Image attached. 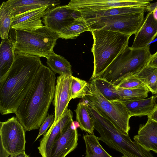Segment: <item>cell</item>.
Masks as SVG:
<instances>
[{
	"mask_svg": "<svg viewBox=\"0 0 157 157\" xmlns=\"http://www.w3.org/2000/svg\"><path fill=\"white\" fill-rule=\"evenodd\" d=\"M10 70L0 81V112L15 113L33 85L42 64L40 57L16 54Z\"/></svg>",
	"mask_w": 157,
	"mask_h": 157,
	"instance_id": "cell-1",
	"label": "cell"
},
{
	"mask_svg": "<svg viewBox=\"0 0 157 157\" xmlns=\"http://www.w3.org/2000/svg\"><path fill=\"white\" fill-rule=\"evenodd\" d=\"M56 74L43 64L34 82L15 113L26 131L39 129L47 117L55 95Z\"/></svg>",
	"mask_w": 157,
	"mask_h": 157,
	"instance_id": "cell-2",
	"label": "cell"
},
{
	"mask_svg": "<svg viewBox=\"0 0 157 157\" xmlns=\"http://www.w3.org/2000/svg\"><path fill=\"white\" fill-rule=\"evenodd\" d=\"M87 109L93 120L94 129L99 132V140L110 147L128 157H154L135 141H132L128 135L121 133L107 118L101 114L87 101Z\"/></svg>",
	"mask_w": 157,
	"mask_h": 157,
	"instance_id": "cell-3",
	"label": "cell"
},
{
	"mask_svg": "<svg viewBox=\"0 0 157 157\" xmlns=\"http://www.w3.org/2000/svg\"><path fill=\"white\" fill-rule=\"evenodd\" d=\"M93 38L91 48L94 70L90 79H94L104 71L128 46L130 36L105 30H92Z\"/></svg>",
	"mask_w": 157,
	"mask_h": 157,
	"instance_id": "cell-4",
	"label": "cell"
},
{
	"mask_svg": "<svg viewBox=\"0 0 157 157\" xmlns=\"http://www.w3.org/2000/svg\"><path fill=\"white\" fill-rule=\"evenodd\" d=\"M151 55L149 45L141 49L128 46L98 78L117 86L124 78L136 74L147 66Z\"/></svg>",
	"mask_w": 157,
	"mask_h": 157,
	"instance_id": "cell-5",
	"label": "cell"
},
{
	"mask_svg": "<svg viewBox=\"0 0 157 157\" xmlns=\"http://www.w3.org/2000/svg\"><path fill=\"white\" fill-rule=\"evenodd\" d=\"M15 30V53L46 58L54 52L58 33L43 25L29 30Z\"/></svg>",
	"mask_w": 157,
	"mask_h": 157,
	"instance_id": "cell-6",
	"label": "cell"
},
{
	"mask_svg": "<svg viewBox=\"0 0 157 157\" xmlns=\"http://www.w3.org/2000/svg\"><path fill=\"white\" fill-rule=\"evenodd\" d=\"M89 83L92 94L86 96L82 99L94 106L121 133L128 135L131 117L124 104L119 100H108L98 89L93 79H90Z\"/></svg>",
	"mask_w": 157,
	"mask_h": 157,
	"instance_id": "cell-7",
	"label": "cell"
},
{
	"mask_svg": "<svg viewBox=\"0 0 157 157\" xmlns=\"http://www.w3.org/2000/svg\"><path fill=\"white\" fill-rule=\"evenodd\" d=\"M144 12L121 14L85 20L90 30L101 29L131 36L135 34L144 22Z\"/></svg>",
	"mask_w": 157,
	"mask_h": 157,
	"instance_id": "cell-8",
	"label": "cell"
},
{
	"mask_svg": "<svg viewBox=\"0 0 157 157\" xmlns=\"http://www.w3.org/2000/svg\"><path fill=\"white\" fill-rule=\"evenodd\" d=\"M25 132L17 117L0 122V143L10 155L25 151Z\"/></svg>",
	"mask_w": 157,
	"mask_h": 157,
	"instance_id": "cell-9",
	"label": "cell"
},
{
	"mask_svg": "<svg viewBox=\"0 0 157 157\" xmlns=\"http://www.w3.org/2000/svg\"><path fill=\"white\" fill-rule=\"evenodd\" d=\"M151 0H71L65 5L68 9L80 12L102 10L123 7H146Z\"/></svg>",
	"mask_w": 157,
	"mask_h": 157,
	"instance_id": "cell-10",
	"label": "cell"
},
{
	"mask_svg": "<svg viewBox=\"0 0 157 157\" xmlns=\"http://www.w3.org/2000/svg\"><path fill=\"white\" fill-rule=\"evenodd\" d=\"M71 76L62 75L57 78L54 97L52 101L55 109L53 124L58 122L68 110V105L71 100Z\"/></svg>",
	"mask_w": 157,
	"mask_h": 157,
	"instance_id": "cell-11",
	"label": "cell"
},
{
	"mask_svg": "<svg viewBox=\"0 0 157 157\" xmlns=\"http://www.w3.org/2000/svg\"><path fill=\"white\" fill-rule=\"evenodd\" d=\"M73 113L68 109L63 117L56 124H53L44 135L37 147L42 157H48L55 143L67 126L73 121Z\"/></svg>",
	"mask_w": 157,
	"mask_h": 157,
	"instance_id": "cell-12",
	"label": "cell"
},
{
	"mask_svg": "<svg viewBox=\"0 0 157 157\" xmlns=\"http://www.w3.org/2000/svg\"><path fill=\"white\" fill-rule=\"evenodd\" d=\"M73 11L65 6L48 9L42 17V22L44 26L58 33L75 20L73 16Z\"/></svg>",
	"mask_w": 157,
	"mask_h": 157,
	"instance_id": "cell-13",
	"label": "cell"
},
{
	"mask_svg": "<svg viewBox=\"0 0 157 157\" xmlns=\"http://www.w3.org/2000/svg\"><path fill=\"white\" fill-rule=\"evenodd\" d=\"M78 133L73 121L53 144L48 157H66L78 145Z\"/></svg>",
	"mask_w": 157,
	"mask_h": 157,
	"instance_id": "cell-14",
	"label": "cell"
},
{
	"mask_svg": "<svg viewBox=\"0 0 157 157\" xmlns=\"http://www.w3.org/2000/svg\"><path fill=\"white\" fill-rule=\"evenodd\" d=\"M48 6H44L25 12L12 17L11 28L32 30L43 26L42 17Z\"/></svg>",
	"mask_w": 157,
	"mask_h": 157,
	"instance_id": "cell-15",
	"label": "cell"
},
{
	"mask_svg": "<svg viewBox=\"0 0 157 157\" xmlns=\"http://www.w3.org/2000/svg\"><path fill=\"white\" fill-rule=\"evenodd\" d=\"M157 36V20L154 17L152 13L148 12L141 27L135 34L131 48L141 49L146 47Z\"/></svg>",
	"mask_w": 157,
	"mask_h": 157,
	"instance_id": "cell-16",
	"label": "cell"
},
{
	"mask_svg": "<svg viewBox=\"0 0 157 157\" xmlns=\"http://www.w3.org/2000/svg\"><path fill=\"white\" fill-rule=\"evenodd\" d=\"M133 139L146 150L157 153V123L148 118L145 124L140 125Z\"/></svg>",
	"mask_w": 157,
	"mask_h": 157,
	"instance_id": "cell-17",
	"label": "cell"
},
{
	"mask_svg": "<svg viewBox=\"0 0 157 157\" xmlns=\"http://www.w3.org/2000/svg\"><path fill=\"white\" fill-rule=\"evenodd\" d=\"M11 12L12 17L27 11L44 6L49 9L59 5V0H9L5 2Z\"/></svg>",
	"mask_w": 157,
	"mask_h": 157,
	"instance_id": "cell-18",
	"label": "cell"
},
{
	"mask_svg": "<svg viewBox=\"0 0 157 157\" xmlns=\"http://www.w3.org/2000/svg\"><path fill=\"white\" fill-rule=\"evenodd\" d=\"M15 41L8 36L2 40L0 46V81L7 73L14 61Z\"/></svg>",
	"mask_w": 157,
	"mask_h": 157,
	"instance_id": "cell-19",
	"label": "cell"
},
{
	"mask_svg": "<svg viewBox=\"0 0 157 157\" xmlns=\"http://www.w3.org/2000/svg\"><path fill=\"white\" fill-rule=\"evenodd\" d=\"M146 7H117L102 10L80 12L85 20L113 16L121 14H134L145 12Z\"/></svg>",
	"mask_w": 157,
	"mask_h": 157,
	"instance_id": "cell-20",
	"label": "cell"
},
{
	"mask_svg": "<svg viewBox=\"0 0 157 157\" xmlns=\"http://www.w3.org/2000/svg\"><path fill=\"white\" fill-rule=\"evenodd\" d=\"M155 98L154 96L138 100L122 101L131 117L147 116L151 113L155 105Z\"/></svg>",
	"mask_w": 157,
	"mask_h": 157,
	"instance_id": "cell-21",
	"label": "cell"
},
{
	"mask_svg": "<svg viewBox=\"0 0 157 157\" xmlns=\"http://www.w3.org/2000/svg\"><path fill=\"white\" fill-rule=\"evenodd\" d=\"M46 59L47 65L55 74L72 75L70 63L62 56L54 52Z\"/></svg>",
	"mask_w": 157,
	"mask_h": 157,
	"instance_id": "cell-22",
	"label": "cell"
},
{
	"mask_svg": "<svg viewBox=\"0 0 157 157\" xmlns=\"http://www.w3.org/2000/svg\"><path fill=\"white\" fill-rule=\"evenodd\" d=\"M75 111L76 114V121L80 128L89 134H94V121L89 114L86 103L83 101L79 102Z\"/></svg>",
	"mask_w": 157,
	"mask_h": 157,
	"instance_id": "cell-23",
	"label": "cell"
},
{
	"mask_svg": "<svg viewBox=\"0 0 157 157\" xmlns=\"http://www.w3.org/2000/svg\"><path fill=\"white\" fill-rule=\"evenodd\" d=\"M87 31L91 32L89 25L82 17L75 20L58 33L59 38L72 39L77 37L81 33Z\"/></svg>",
	"mask_w": 157,
	"mask_h": 157,
	"instance_id": "cell-24",
	"label": "cell"
},
{
	"mask_svg": "<svg viewBox=\"0 0 157 157\" xmlns=\"http://www.w3.org/2000/svg\"><path fill=\"white\" fill-rule=\"evenodd\" d=\"M115 92L121 101H131L146 98L149 90L146 86L132 88H123L116 86Z\"/></svg>",
	"mask_w": 157,
	"mask_h": 157,
	"instance_id": "cell-25",
	"label": "cell"
},
{
	"mask_svg": "<svg viewBox=\"0 0 157 157\" xmlns=\"http://www.w3.org/2000/svg\"><path fill=\"white\" fill-rule=\"evenodd\" d=\"M83 137L86 146L85 157H113L103 149L94 134L84 135Z\"/></svg>",
	"mask_w": 157,
	"mask_h": 157,
	"instance_id": "cell-26",
	"label": "cell"
},
{
	"mask_svg": "<svg viewBox=\"0 0 157 157\" xmlns=\"http://www.w3.org/2000/svg\"><path fill=\"white\" fill-rule=\"evenodd\" d=\"M136 75L153 94L156 93L157 68L146 66Z\"/></svg>",
	"mask_w": 157,
	"mask_h": 157,
	"instance_id": "cell-27",
	"label": "cell"
},
{
	"mask_svg": "<svg viewBox=\"0 0 157 157\" xmlns=\"http://www.w3.org/2000/svg\"><path fill=\"white\" fill-rule=\"evenodd\" d=\"M71 99H83L92 94L89 82L73 75L70 77Z\"/></svg>",
	"mask_w": 157,
	"mask_h": 157,
	"instance_id": "cell-28",
	"label": "cell"
},
{
	"mask_svg": "<svg viewBox=\"0 0 157 157\" xmlns=\"http://www.w3.org/2000/svg\"><path fill=\"white\" fill-rule=\"evenodd\" d=\"M12 17L11 12L6 2H3L0 6V35L2 40L8 37L11 28Z\"/></svg>",
	"mask_w": 157,
	"mask_h": 157,
	"instance_id": "cell-29",
	"label": "cell"
},
{
	"mask_svg": "<svg viewBox=\"0 0 157 157\" xmlns=\"http://www.w3.org/2000/svg\"><path fill=\"white\" fill-rule=\"evenodd\" d=\"M93 80L98 89L108 100L110 101H120L119 96L115 92L116 85L101 78H97Z\"/></svg>",
	"mask_w": 157,
	"mask_h": 157,
	"instance_id": "cell-30",
	"label": "cell"
},
{
	"mask_svg": "<svg viewBox=\"0 0 157 157\" xmlns=\"http://www.w3.org/2000/svg\"><path fill=\"white\" fill-rule=\"evenodd\" d=\"M117 86L123 88H132L145 86L142 81L134 75L124 78Z\"/></svg>",
	"mask_w": 157,
	"mask_h": 157,
	"instance_id": "cell-31",
	"label": "cell"
},
{
	"mask_svg": "<svg viewBox=\"0 0 157 157\" xmlns=\"http://www.w3.org/2000/svg\"><path fill=\"white\" fill-rule=\"evenodd\" d=\"M54 121V114L49 115L46 117L40 128L39 134L35 141L40 136L44 135L46 133L48 128H50L53 124Z\"/></svg>",
	"mask_w": 157,
	"mask_h": 157,
	"instance_id": "cell-32",
	"label": "cell"
},
{
	"mask_svg": "<svg viewBox=\"0 0 157 157\" xmlns=\"http://www.w3.org/2000/svg\"><path fill=\"white\" fill-rule=\"evenodd\" d=\"M147 65L157 68V51L151 55Z\"/></svg>",
	"mask_w": 157,
	"mask_h": 157,
	"instance_id": "cell-33",
	"label": "cell"
},
{
	"mask_svg": "<svg viewBox=\"0 0 157 157\" xmlns=\"http://www.w3.org/2000/svg\"><path fill=\"white\" fill-rule=\"evenodd\" d=\"M148 118L157 123V104H156L153 110L148 116Z\"/></svg>",
	"mask_w": 157,
	"mask_h": 157,
	"instance_id": "cell-34",
	"label": "cell"
},
{
	"mask_svg": "<svg viewBox=\"0 0 157 157\" xmlns=\"http://www.w3.org/2000/svg\"><path fill=\"white\" fill-rule=\"evenodd\" d=\"M10 155L4 149L0 143V157H8Z\"/></svg>",
	"mask_w": 157,
	"mask_h": 157,
	"instance_id": "cell-35",
	"label": "cell"
},
{
	"mask_svg": "<svg viewBox=\"0 0 157 157\" xmlns=\"http://www.w3.org/2000/svg\"><path fill=\"white\" fill-rule=\"evenodd\" d=\"M11 157H30L25 152H23L18 154L10 155Z\"/></svg>",
	"mask_w": 157,
	"mask_h": 157,
	"instance_id": "cell-36",
	"label": "cell"
},
{
	"mask_svg": "<svg viewBox=\"0 0 157 157\" xmlns=\"http://www.w3.org/2000/svg\"><path fill=\"white\" fill-rule=\"evenodd\" d=\"M154 18L157 20V7L152 12Z\"/></svg>",
	"mask_w": 157,
	"mask_h": 157,
	"instance_id": "cell-37",
	"label": "cell"
},
{
	"mask_svg": "<svg viewBox=\"0 0 157 157\" xmlns=\"http://www.w3.org/2000/svg\"><path fill=\"white\" fill-rule=\"evenodd\" d=\"M155 94V96H154V97H155V98H157V93L156 94Z\"/></svg>",
	"mask_w": 157,
	"mask_h": 157,
	"instance_id": "cell-38",
	"label": "cell"
},
{
	"mask_svg": "<svg viewBox=\"0 0 157 157\" xmlns=\"http://www.w3.org/2000/svg\"><path fill=\"white\" fill-rule=\"evenodd\" d=\"M128 157L127 156H125V155H124L123 156H122V157Z\"/></svg>",
	"mask_w": 157,
	"mask_h": 157,
	"instance_id": "cell-39",
	"label": "cell"
},
{
	"mask_svg": "<svg viewBox=\"0 0 157 157\" xmlns=\"http://www.w3.org/2000/svg\"><path fill=\"white\" fill-rule=\"evenodd\" d=\"M157 93V87H156V93Z\"/></svg>",
	"mask_w": 157,
	"mask_h": 157,
	"instance_id": "cell-40",
	"label": "cell"
},
{
	"mask_svg": "<svg viewBox=\"0 0 157 157\" xmlns=\"http://www.w3.org/2000/svg\"><path fill=\"white\" fill-rule=\"evenodd\" d=\"M10 157H11V156H10Z\"/></svg>",
	"mask_w": 157,
	"mask_h": 157,
	"instance_id": "cell-41",
	"label": "cell"
}]
</instances>
